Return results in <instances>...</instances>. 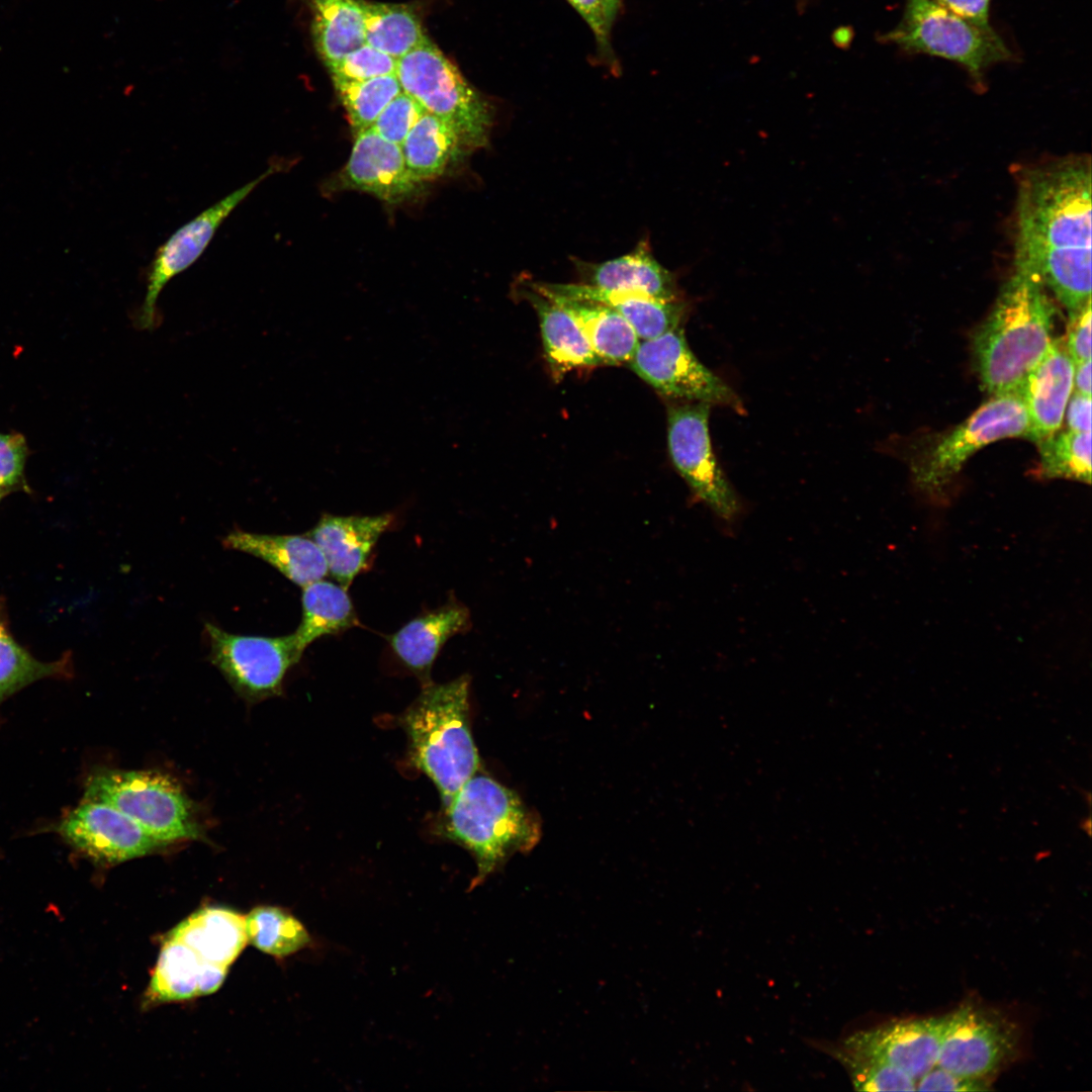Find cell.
I'll use <instances>...</instances> for the list:
<instances>
[{"instance_id":"1","label":"cell","mask_w":1092,"mask_h":1092,"mask_svg":"<svg viewBox=\"0 0 1092 1092\" xmlns=\"http://www.w3.org/2000/svg\"><path fill=\"white\" fill-rule=\"evenodd\" d=\"M1015 267L1049 287L1070 312L1091 299V166L1069 157L1019 181Z\"/></svg>"},{"instance_id":"2","label":"cell","mask_w":1092,"mask_h":1092,"mask_svg":"<svg viewBox=\"0 0 1092 1092\" xmlns=\"http://www.w3.org/2000/svg\"><path fill=\"white\" fill-rule=\"evenodd\" d=\"M1053 317L1042 282L1015 267L973 336L975 364L987 392H1018L1053 340Z\"/></svg>"},{"instance_id":"3","label":"cell","mask_w":1092,"mask_h":1092,"mask_svg":"<svg viewBox=\"0 0 1092 1092\" xmlns=\"http://www.w3.org/2000/svg\"><path fill=\"white\" fill-rule=\"evenodd\" d=\"M444 809L441 833L468 849L476 861L470 889L540 838L539 822L520 797L488 776L473 775Z\"/></svg>"},{"instance_id":"4","label":"cell","mask_w":1092,"mask_h":1092,"mask_svg":"<svg viewBox=\"0 0 1092 1092\" xmlns=\"http://www.w3.org/2000/svg\"><path fill=\"white\" fill-rule=\"evenodd\" d=\"M469 684L462 675L424 685L403 717L412 760L436 785L444 807L479 766L469 726Z\"/></svg>"},{"instance_id":"5","label":"cell","mask_w":1092,"mask_h":1092,"mask_svg":"<svg viewBox=\"0 0 1092 1092\" xmlns=\"http://www.w3.org/2000/svg\"><path fill=\"white\" fill-rule=\"evenodd\" d=\"M395 76L403 92L456 131L464 150L486 146L492 105L429 37L397 60Z\"/></svg>"},{"instance_id":"6","label":"cell","mask_w":1092,"mask_h":1092,"mask_svg":"<svg viewBox=\"0 0 1092 1092\" xmlns=\"http://www.w3.org/2000/svg\"><path fill=\"white\" fill-rule=\"evenodd\" d=\"M83 800L114 807L166 844L201 836L191 800L161 772L97 769L85 781Z\"/></svg>"},{"instance_id":"7","label":"cell","mask_w":1092,"mask_h":1092,"mask_svg":"<svg viewBox=\"0 0 1092 1092\" xmlns=\"http://www.w3.org/2000/svg\"><path fill=\"white\" fill-rule=\"evenodd\" d=\"M883 39L907 53L956 62L978 83L988 67L1013 58L991 26L971 23L933 0H906L901 21Z\"/></svg>"},{"instance_id":"8","label":"cell","mask_w":1092,"mask_h":1092,"mask_svg":"<svg viewBox=\"0 0 1092 1092\" xmlns=\"http://www.w3.org/2000/svg\"><path fill=\"white\" fill-rule=\"evenodd\" d=\"M1027 428L1019 392L993 395L921 454L912 469L914 481L922 490L938 491L977 451L1001 439L1025 437Z\"/></svg>"},{"instance_id":"9","label":"cell","mask_w":1092,"mask_h":1092,"mask_svg":"<svg viewBox=\"0 0 1092 1092\" xmlns=\"http://www.w3.org/2000/svg\"><path fill=\"white\" fill-rule=\"evenodd\" d=\"M710 406L689 401L668 406V451L673 466L697 499L731 526L739 519L742 505L713 452Z\"/></svg>"},{"instance_id":"10","label":"cell","mask_w":1092,"mask_h":1092,"mask_svg":"<svg viewBox=\"0 0 1092 1092\" xmlns=\"http://www.w3.org/2000/svg\"><path fill=\"white\" fill-rule=\"evenodd\" d=\"M629 364L641 379L664 396L744 413L743 403L732 388L694 355L680 327L639 341Z\"/></svg>"},{"instance_id":"11","label":"cell","mask_w":1092,"mask_h":1092,"mask_svg":"<svg viewBox=\"0 0 1092 1092\" xmlns=\"http://www.w3.org/2000/svg\"><path fill=\"white\" fill-rule=\"evenodd\" d=\"M210 659L242 697L259 701L279 695L287 670L302 655L293 633L279 637L231 634L206 624Z\"/></svg>"},{"instance_id":"12","label":"cell","mask_w":1092,"mask_h":1092,"mask_svg":"<svg viewBox=\"0 0 1092 1092\" xmlns=\"http://www.w3.org/2000/svg\"><path fill=\"white\" fill-rule=\"evenodd\" d=\"M277 163L183 224L158 249L147 273L144 301L132 315L139 330L153 331L161 324L157 301L161 291L175 276L189 268L204 252L224 219L266 178L276 173Z\"/></svg>"},{"instance_id":"13","label":"cell","mask_w":1092,"mask_h":1092,"mask_svg":"<svg viewBox=\"0 0 1092 1092\" xmlns=\"http://www.w3.org/2000/svg\"><path fill=\"white\" fill-rule=\"evenodd\" d=\"M1018 1026L1003 1013L966 1004L949 1013L937 1066L965 1077L986 1078L1017 1052Z\"/></svg>"},{"instance_id":"14","label":"cell","mask_w":1092,"mask_h":1092,"mask_svg":"<svg viewBox=\"0 0 1092 1092\" xmlns=\"http://www.w3.org/2000/svg\"><path fill=\"white\" fill-rule=\"evenodd\" d=\"M71 847L99 864H116L166 847L139 823L107 804L84 801L55 825Z\"/></svg>"},{"instance_id":"15","label":"cell","mask_w":1092,"mask_h":1092,"mask_svg":"<svg viewBox=\"0 0 1092 1092\" xmlns=\"http://www.w3.org/2000/svg\"><path fill=\"white\" fill-rule=\"evenodd\" d=\"M948 1020L949 1014L889 1022L856 1032L832 1055L883 1063L917 1081L936 1066Z\"/></svg>"},{"instance_id":"16","label":"cell","mask_w":1092,"mask_h":1092,"mask_svg":"<svg viewBox=\"0 0 1092 1092\" xmlns=\"http://www.w3.org/2000/svg\"><path fill=\"white\" fill-rule=\"evenodd\" d=\"M421 185L410 173L401 147L371 128L355 133L350 158L333 184L337 190H359L387 203L412 198Z\"/></svg>"},{"instance_id":"17","label":"cell","mask_w":1092,"mask_h":1092,"mask_svg":"<svg viewBox=\"0 0 1092 1092\" xmlns=\"http://www.w3.org/2000/svg\"><path fill=\"white\" fill-rule=\"evenodd\" d=\"M1074 361L1065 339L1052 340L1018 392L1028 417L1025 438L1039 443L1058 432L1073 390Z\"/></svg>"},{"instance_id":"18","label":"cell","mask_w":1092,"mask_h":1092,"mask_svg":"<svg viewBox=\"0 0 1092 1092\" xmlns=\"http://www.w3.org/2000/svg\"><path fill=\"white\" fill-rule=\"evenodd\" d=\"M394 516H335L324 514L308 536L322 550L330 573L348 588L369 565L372 551L392 525Z\"/></svg>"},{"instance_id":"19","label":"cell","mask_w":1092,"mask_h":1092,"mask_svg":"<svg viewBox=\"0 0 1092 1092\" xmlns=\"http://www.w3.org/2000/svg\"><path fill=\"white\" fill-rule=\"evenodd\" d=\"M529 284L542 293L594 301L611 307L630 324L640 341L656 338L680 327L689 309L684 298L662 300L642 293L605 289L580 282Z\"/></svg>"},{"instance_id":"20","label":"cell","mask_w":1092,"mask_h":1092,"mask_svg":"<svg viewBox=\"0 0 1092 1092\" xmlns=\"http://www.w3.org/2000/svg\"><path fill=\"white\" fill-rule=\"evenodd\" d=\"M580 283L642 293L662 300L681 299L676 276L653 256L647 239L628 254L600 263L572 259Z\"/></svg>"},{"instance_id":"21","label":"cell","mask_w":1092,"mask_h":1092,"mask_svg":"<svg viewBox=\"0 0 1092 1092\" xmlns=\"http://www.w3.org/2000/svg\"><path fill=\"white\" fill-rule=\"evenodd\" d=\"M468 609L456 601L422 614L389 637V645L401 663L423 682H431L433 663L452 636L470 628Z\"/></svg>"},{"instance_id":"22","label":"cell","mask_w":1092,"mask_h":1092,"mask_svg":"<svg viewBox=\"0 0 1092 1092\" xmlns=\"http://www.w3.org/2000/svg\"><path fill=\"white\" fill-rule=\"evenodd\" d=\"M225 548L258 557L301 587L328 574L325 556L308 535H270L236 530L222 539Z\"/></svg>"},{"instance_id":"23","label":"cell","mask_w":1092,"mask_h":1092,"mask_svg":"<svg viewBox=\"0 0 1092 1092\" xmlns=\"http://www.w3.org/2000/svg\"><path fill=\"white\" fill-rule=\"evenodd\" d=\"M228 969L203 961L182 941L165 939L154 970L148 997L169 1002L206 995L218 989Z\"/></svg>"},{"instance_id":"24","label":"cell","mask_w":1092,"mask_h":1092,"mask_svg":"<svg viewBox=\"0 0 1092 1092\" xmlns=\"http://www.w3.org/2000/svg\"><path fill=\"white\" fill-rule=\"evenodd\" d=\"M521 293L537 313L545 356L553 374L560 376L571 369L604 364L568 312L528 282Z\"/></svg>"},{"instance_id":"25","label":"cell","mask_w":1092,"mask_h":1092,"mask_svg":"<svg viewBox=\"0 0 1092 1092\" xmlns=\"http://www.w3.org/2000/svg\"><path fill=\"white\" fill-rule=\"evenodd\" d=\"M168 936L188 945L203 961L226 969L247 943L244 917L220 907L196 911Z\"/></svg>"},{"instance_id":"26","label":"cell","mask_w":1092,"mask_h":1092,"mask_svg":"<svg viewBox=\"0 0 1092 1092\" xmlns=\"http://www.w3.org/2000/svg\"><path fill=\"white\" fill-rule=\"evenodd\" d=\"M540 293L575 320L604 364L630 362L640 340L630 324L616 310L594 301Z\"/></svg>"},{"instance_id":"27","label":"cell","mask_w":1092,"mask_h":1092,"mask_svg":"<svg viewBox=\"0 0 1092 1092\" xmlns=\"http://www.w3.org/2000/svg\"><path fill=\"white\" fill-rule=\"evenodd\" d=\"M348 588L320 579L302 587L301 622L293 633L302 653L314 640L351 629L359 619Z\"/></svg>"},{"instance_id":"28","label":"cell","mask_w":1092,"mask_h":1092,"mask_svg":"<svg viewBox=\"0 0 1092 1092\" xmlns=\"http://www.w3.org/2000/svg\"><path fill=\"white\" fill-rule=\"evenodd\" d=\"M405 165L420 183L442 176L465 151L456 131L441 118L425 112L401 144Z\"/></svg>"},{"instance_id":"29","label":"cell","mask_w":1092,"mask_h":1092,"mask_svg":"<svg viewBox=\"0 0 1092 1092\" xmlns=\"http://www.w3.org/2000/svg\"><path fill=\"white\" fill-rule=\"evenodd\" d=\"M311 13V35L327 67L365 43L359 0H305Z\"/></svg>"},{"instance_id":"30","label":"cell","mask_w":1092,"mask_h":1092,"mask_svg":"<svg viewBox=\"0 0 1092 1092\" xmlns=\"http://www.w3.org/2000/svg\"><path fill=\"white\" fill-rule=\"evenodd\" d=\"M359 2L365 43L396 61L428 38L419 15L412 7L367 0Z\"/></svg>"},{"instance_id":"31","label":"cell","mask_w":1092,"mask_h":1092,"mask_svg":"<svg viewBox=\"0 0 1092 1092\" xmlns=\"http://www.w3.org/2000/svg\"><path fill=\"white\" fill-rule=\"evenodd\" d=\"M244 922L247 941L277 959L290 957L312 941L303 923L281 907H256L244 917Z\"/></svg>"},{"instance_id":"32","label":"cell","mask_w":1092,"mask_h":1092,"mask_svg":"<svg viewBox=\"0 0 1092 1092\" xmlns=\"http://www.w3.org/2000/svg\"><path fill=\"white\" fill-rule=\"evenodd\" d=\"M70 657L57 661L36 659L20 645L0 619V706L27 686L50 677H65L70 673Z\"/></svg>"},{"instance_id":"33","label":"cell","mask_w":1092,"mask_h":1092,"mask_svg":"<svg viewBox=\"0 0 1092 1092\" xmlns=\"http://www.w3.org/2000/svg\"><path fill=\"white\" fill-rule=\"evenodd\" d=\"M1037 474L1042 478H1065L1090 484L1091 432L1064 431L1037 443Z\"/></svg>"},{"instance_id":"34","label":"cell","mask_w":1092,"mask_h":1092,"mask_svg":"<svg viewBox=\"0 0 1092 1092\" xmlns=\"http://www.w3.org/2000/svg\"><path fill=\"white\" fill-rule=\"evenodd\" d=\"M333 83L355 133L369 128L402 91L395 74L361 81L333 80Z\"/></svg>"},{"instance_id":"35","label":"cell","mask_w":1092,"mask_h":1092,"mask_svg":"<svg viewBox=\"0 0 1092 1092\" xmlns=\"http://www.w3.org/2000/svg\"><path fill=\"white\" fill-rule=\"evenodd\" d=\"M848 1071L855 1089L861 1091H913L916 1080L892 1066L855 1058L837 1059Z\"/></svg>"},{"instance_id":"36","label":"cell","mask_w":1092,"mask_h":1092,"mask_svg":"<svg viewBox=\"0 0 1092 1092\" xmlns=\"http://www.w3.org/2000/svg\"><path fill=\"white\" fill-rule=\"evenodd\" d=\"M397 61L363 43L328 67L333 80L361 81L394 75Z\"/></svg>"},{"instance_id":"37","label":"cell","mask_w":1092,"mask_h":1092,"mask_svg":"<svg viewBox=\"0 0 1092 1092\" xmlns=\"http://www.w3.org/2000/svg\"><path fill=\"white\" fill-rule=\"evenodd\" d=\"M426 110L408 94L401 91L381 111L369 127L380 136L401 146L405 136Z\"/></svg>"},{"instance_id":"38","label":"cell","mask_w":1092,"mask_h":1092,"mask_svg":"<svg viewBox=\"0 0 1092 1092\" xmlns=\"http://www.w3.org/2000/svg\"><path fill=\"white\" fill-rule=\"evenodd\" d=\"M27 447L20 434L0 433V492L5 494L23 485Z\"/></svg>"},{"instance_id":"39","label":"cell","mask_w":1092,"mask_h":1092,"mask_svg":"<svg viewBox=\"0 0 1092 1092\" xmlns=\"http://www.w3.org/2000/svg\"><path fill=\"white\" fill-rule=\"evenodd\" d=\"M585 21L590 28L601 56L612 67H617L616 59L611 46V28L609 27L604 10L603 0H566Z\"/></svg>"},{"instance_id":"40","label":"cell","mask_w":1092,"mask_h":1092,"mask_svg":"<svg viewBox=\"0 0 1092 1092\" xmlns=\"http://www.w3.org/2000/svg\"><path fill=\"white\" fill-rule=\"evenodd\" d=\"M1065 342L1074 363L1091 359V299L1069 313Z\"/></svg>"},{"instance_id":"41","label":"cell","mask_w":1092,"mask_h":1092,"mask_svg":"<svg viewBox=\"0 0 1092 1092\" xmlns=\"http://www.w3.org/2000/svg\"><path fill=\"white\" fill-rule=\"evenodd\" d=\"M986 1078L965 1077L934 1066L916 1082L920 1091H985L988 1090Z\"/></svg>"},{"instance_id":"42","label":"cell","mask_w":1092,"mask_h":1092,"mask_svg":"<svg viewBox=\"0 0 1092 1092\" xmlns=\"http://www.w3.org/2000/svg\"><path fill=\"white\" fill-rule=\"evenodd\" d=\"M957 16L978 26L988 27L991 0H933Z\"/></svg>"},{"instance_id":"43","label":"cell","mask_w":1092,"mask_h":1092,"mask_svg":"<svg viewBox=\"0 0 1092 1092\" xmlns=\"http://www.w3.org/2000/svg\"><path fill=\"white\" fill-rule=\"evenodd\" d=\"M1065 413L1068 430L1091 432V395L1072 392Z\"/></svg>"},{"instance_id":"44","label":"cell","mask_w":1092,"mask_h":1092,"mask_svg":"<svg viewBox=\"0 0 1092 1092\" xmlns=\"http://www.w3.org/2000/svg\"><path fill=\"white\" fill-rule=\"evenodd\" d=\"M1074 364L1073 387L1075 391L1091 395V359Z\"/></svg>"},{"instance_id":"45","label":"cell","mask_w":1092,"mask_h":1092,"mask_svg":"<svg viewBox=\"0 0 1092 1092\" xmlns=\"http://www.w3.org/2000/svg\"><path fill=\"white\" fill-rule=\"evenodd\" d=\"M603 4L607 23L612 29V26L620 10L621 0H603Z\"/></svg>"},{"instance_id":"46","label":"cell","mask_w":1092,"mask_h":1092,"mask_svg":"<svg viewBox=\"0 0 1092 1092\" xmlns=\"http://www.w3.org/2000/svg\"><path fill=\"white\" fill-rule=\"evenodd\" d=\"M2 496H3V493L0 492V500H1Z\"/></svg>"}]
</instances>
